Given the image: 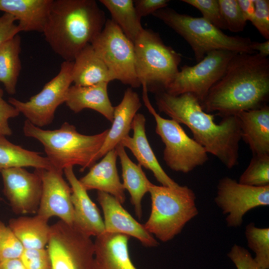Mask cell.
<instances>
[{
	"instance_id": "1",
	"label": "cell",
	"mask_w": 269,
	"mask_h": 269,
	"mask_svg": "<svg viewBox=\"0 0 269 269\" xmlns=\"http://www.w3.org/2000/svg\"><path fill=\"white\" fill-rule=\"evenodd\" d=\"M269 97V59L258 53H238L201 105L206 113L223 117L261 108Z\"/></svg>"
},
{
	"instance_id": "2",
	"label": "cell",
	"mask_w": 269,
	"mask_h": 269,
	"mask_svg": "<svg viewBox=\"0 0 269 269\" xmlns=\"http://www.w3.org/2000/svg\"><path fill=\"white\" fill-rule=\"evenodd\" d=\"M155 99L160 112L186 125L193 139L227 168L231 169L238 164L242 139L236 115L223 117L217 124L215 115L205 112L197 98L188 93L173 96L162 92L156 94Z\"/></svg>"
},
{
	"instance_id": "3",
	"label": "cell",
	"mask_w": 269,
	"mask_h": 269,
	"mask_svg": "<svg viewBox=\"0 0 269 269\" xmlns=\"http://www.w3.org/2000/svg\"><path fill=\"white\" fill-rule=\"evenodd\" d=\"M106 21L95 0H53L42 33L55 53L65 61H73Z\"/></svg>"
},
{
	"instance_id": "4",
	"label": "cell",
	"mask_w": 269,
	"mask_h": 269,
	"mask_svg": "<svg viewBox=\"0 0 269 269\" xmlns=\"http://www.w3.org/2000/svg\"><path fill=\"white\" fill-rule=\"evenodd\" d=\"M109 131L107 129L96 134L85 135L67 122L58 129L45 130L27 120L23 127L25 136L37 139L43 145L52 167L61 171L76 165L81 167V171L91 168L97 161V155Z\"/></svg>"
},
{
	"instance_id": "5",
	"label": "cell",
	"mask_w": 269,
	"mask_h": 269,
	"mask_svg": "<svg viewBox=\"0 0 269 269\" xmlns=\"http://www.w3.org/2000/svg\"><path fill=\"white\" fill-rule=\"evenodd\" d=\"M152 15L181 35L190 45L196 61L202 60L208 53L215 50H228L237 53H254L253 41L248 37L230 36L202 17H193L165 7Z\"/></svg>"
},
{
	"instance_id": "6",
	"label": "cell",
	"mask_w": 269,
	"mask_h": 269,
	"mask_svg": "<svg viewBox=\"0 0 269 269\" xmlns=\"http://www.w3.org/2000/svg\"><path fill=\"white\" fill-rule=\"evenodd\" d=\"M151 210L145 229L162 242L172 240L198 214L196 195L187 186L170 187L151 184Z\"/></svg>"
},
{
	"instance_id": "7",
	"label": "cell",
	"mask_w": 269,
	"mask_h": 269,
	"mask_svg": "<svg viewBox=\"0 0 269 269\" xmlns=\"http://www.w3.org/2000/svg\"><path fill=\"white\" fill-rule=\"evenodd\" d=\"M134 44L135 72L140 85L156 94L165 92L179 71L180 54L150 29H144Z\"/></svg>"
},
{
	"instance_id": "8",
	"label": "cell",
	"mask_w": 269,
	"mask_h": 269,
	"mask_svg": "<svg viewBox=\"0 0 269 269\" xmlns=\"http://www.w3.org/2000/svg\"><path fill=\"white\" fill-rule=\"evenodd\" d=\"M147 92L142 88L143 100L155 121V132L165 144L163 159L166 165L173 171L187 173L205 164L208 160L206 149L190 138L180 124L161 117L150 103Z\"/></svg>"
},
{
	"instance_id": "9",
	"label": "cell",
	"mask_w": 269,
	"mask_h": 269,
	"mask_svg": "<svg viewBox=\"0 0 269 269\" xmlns=\"http://www.w3.org/2000/svg\"><path fill=\"white\" fill-rule=\"evenodd\" d=\"M108 68L113 80L133 88L141 85L135 69L134 44L112 19L91 43Z\"/></svg>"
},
{
	"instance_id": "10",
	"label": "cell",
	"mask_w": 269,
	"mask_h": 269,
	"mask_svg": "<svg viewBox=\"0 0 269 269\" xmlns=\"http://www.w3.org/2000/svg\"><path fill=\"white\" fill-rule=\"evenodd\" d=\"M47 246L51 269H93L94 243L73 226L61 220L50 226Z\"/></svg>"
},
{
	"instance_id": "11",
	"label": "cell",
	"mask_w": 269,
	"mask_h": 269,
	"mask_svg": "<svg viewBox=\"0 0 269 269\" xmlns=\"http://www.w3.org/2000/svg\"><path fill=\"white\" fill-rule=\"evenodd\" d=\"M237 53L215 50L207 54L195 65L181 67L165 92L173 96L191 93L201 104L210 89L223 76L229 61Z\"/></svg>"
},
{
	"instance_id": "12",
	"label": "cell",
	"mask_w": 269,
	"mask_h": 269,
	"mask_svg": "<svg viewBox=\"0 0 269 269\" xmlns=\"http://www.w3.org/2000/svg\"><path fill=\"white\" fill-rule=\"evenodd\" d=\"M73 61L62 62L58 73L42 89L26 102L10 97L8 102L33 125L42 128L50 124L57 108L66 101L72 83Z\"/></svg>"
},
{
	"instance_id": "13",
	"label": "cell",
	"mask_w": 269,
	"mask_h": 269,
	"mask_svg": "<svg viewBox=\"0 0 269 269\" xmlns=\"http://www.w3.org/2000/svg\"><path fill=\"white\" fill-rule=\"evenodd\" d=\"M215 203L227 215L228 227H240L250 210L269 205V185L255 187L240 183L230 177L221 178L217 185Z\"/></svg>"
},
{
	"instance_id": "14",
	"label": "cell",
	"mask_w": 269,
	"mask_h": 269,
	"mask_svg": "<svg viewBox=\"0 0 269 269\" xmlns=\"http://www.w3.org/2000/svg\"><path fill=\"white\" fill-rule=\"evenodd\" d=\"M4 195L17 214L37 213L42 191L41 177L37 171L29 172L23 167L3 169Z\"/></svg>"
},
{
	"instance_id": "15",
	"label": "cell",
	"mask_w": 269,
	"mask_h": 269,
	"mask_svg": "<svg viewBox=\"0 0 269 269\" xmlns=\"http://www.w3.org/2000/svg\"><path fill=\"white\" fill-rule=\"evenodd\" d=\"M42 181V191L37 214L48 220L55 216L72 226V190L63 177V171L35 169Z\"/></svg>"
},
{
	"instance_id": "16",
	"label": "cell",
	"mask_w": 269,
	"mask_h": 269,
	"mask_svg": "<svg viewBox=\"0 0 269 269\" xmlns=\"http://www.w3.org/2000/svg\"><path fill=\"white\" fill-rule=\"evenodd\" d=\"M97 200L103 211L105 232L133 237L145 247H156L159 245L143 225L135 220L114 197L98 191Z\"/></svg>"
},
{
	"instance_id": "17",
	"label": "cell",
	"mask_w": 269,
	"mask_h": 269,
	"mask_svg": "<svg viewBox=\"0 0 269 269\" xmlns=\"http://www.w3.org/2000/svg\"><path fill=\"white\" fill-rule=\"evenodd\" d=\"M63 172L72 190L71 201L73 207L72 226L89 237H97L102 234L105 232V229L99 210L76 177L73 167L65 168Z\"/></svg>"
},
{
	"instance_id": "18",
	"label": "cell",
	"mask_w": 269,
	"mask_h": 269,
	"mask_svg": "<svg viewBox=\"0 0 269 269\" xmlns=\"http://www.w3.org/2000/svg\"><path fill=\"white\" fill-rule=\"evenodd\" d=\"M145 121L143 114L136 113L132 125L133 136H126L120 143L125 148L130 149L141 166L151 171L162 186L178 187L179 185L172 180L161 167L149 143L145 133Z\"/></svg>"
},
{
	"instance_id": "19",
	"label": "cell",
	"mask_w": 269,
	"mask_h": 269,
	"mask_svg": "<svg viewBox=\"0 0 269 269\" xmlns=\"http://www.w3.org/2000/svg\"><path fill=\"white\" fill-rule=\"evenodd\" d=\"M130 238L106 232L96 237L93 269H137L129 255Z\"/></svg>"
},
{
	"instance_id": "20",
	"label": "cell",
	"mask_w": 269,
	"mask_h": 269,
	"mask_svg": "<svg viewBox=\"0 0 269 269\" xmlns=\"http://www.w3.org/2000/svg\"><path fill=\"white\" fill-rule=\"evenodd\" d=\"M117 156L115 148L109 151L103 159L94 164L87 174L79 181L87 191L96 189L107 193L122 204L126 200L125 189L118 173Z\"/></svg>"
},
{
	"instance_id": "21",
	"label": "cell",
	"mask_w": 269,
	"mask_h": 269,
	"mask_svg": "<svg viewBox=\"0 0 269 269\" xmlns=\"http://www.w3.org/2000/svg\"><path fill=\"white\" fill-rule=\"evenodd\" d=\"M53 0H0V11L18 21L20 31L43 32Z\"/></svg>"
},
{
	"instance_id": "22",
	"label": "cell",
	"mask_w": 269,
	"mask_h": 269,
	"mask_svg": "<svg viewBox=\"0 0 269 269\" xmlns=\"http://www.w3.org/2000/svg\"><path fill=\"white\" fill-rule=\"evenodd\" d=\"M236 115L241 139L249 145L253 155L269 154V107L240 111Z\"/></svg>"
},
{
	"instance_id": "23",
	"label": "cell",
	"mask_w": 269,
	"mask_h": 269,
	"mask_svg": "<svg viewBox=\"0 0 269 269\" xmlns=\"http://www.w3.org/2000/svg\"><path fill=\"white\" fill-rule=\"evenodd\" d=\"M141 106L138 94L131 88H128L121 102L114 107L112 126L97 155V160L109 151L115 149L129 135L134 118Z\"/></svg>"
},
{
	"instance_id": "24",
	"label": "cell",
	"mask_w": 269,
	"mask_h": 269,
	"mask_svg": "<svg viewBox=\"0 0 269 269\" xmlns=\"http://www.w3.org/2000/svg\"><path fill=\"white\" fill-rule=\"evenodd\" d=\"M108 83L101 82L89 86H71L65 103L75 113L84 109H91L112 123L114 107L108 96Z\"/></svg>"
},
{
	"instance_id": "25",
	"label": "cell",
	"mask_w": 269,
	"mask_h": 269,
	"mask_svg": "<svg viewBox=\"0 0 269 269\" xmlns=\"http://www.w3.org/2000/svg\"><path fill=\"white\" fill-rule=\"evenodd\" d=\"M74 85L89 86L113 80L106 64L91 43L86 45L73 61L72 73Z\"/></svg>"
},
{
	"instance_id": "26",
	"label": "cell",
	"mask_w": 269,
	"mask_h": 269,
	"mask_svg": "<svg viewBox=\"0 0 269 269\" xmlns=\"http://www.w3.org/2000/svg\"><path fill=\"white\" fill-rule=\"evenodd\" d=\"M115 149L121 164L123 186L129 192L135 214L140 219L142 214L141 200L145 194L148 192L152 183L147 179L141 165L131 160L121 143Z\"/></svg>"
},
{
	"instance_id": "27",
	"label": "cell",
	"mask_w": 269,
	"mask_h": 269,
	"mask_svg": "<svg viewBox=\"0 0 269 269\" xmlns=\"http://www.w3.org/2000/svg\"><path fill=\"white\" fill-rule=\"evenodd\" d=\"M48 221L37 214L20 216L10 219L8 226L24 249H44L49 240L50 226Z\"/></svg>"
},
{
	"instance_id": "28",
	"label": "cell",
	"mask_w": 269,
	"mask_h": 269,
	"mask_svg": "<svg viewBox=\"0 0 269 269\" xmlns=\"http://www.w3.org/2000/svg\"><path fill=\"white\" fill-rule=\"evenodd\" d=\"M32 167L50 169L52 166L46 157L11 143L0 135V171L15 167Z\"/></svg>"
},
{
	"instance_id": "29",
	"label": "cell",
	"mask_w": 269,
	"mask_h": 269,
	"mask_svg": "<svg viewBox=\"0 0 269 269\" xmlns=\"http://www.w3.org/2000/svg\"><path fill=\"white\" fill-rule=\"evenodd\" d=\"M20 52L21 38L18 34L0 46V82L9 95L16 93L21 69Z\"/></svg>"
},
{
	"instance_id": "30",
	"label": "cell",
	"mask_w": 269,
	"mask_h": 269,
	"mask_svg": "<svg viewBox=\"0 0 269 269\" xmlns=\"http://www.w3.org/2000/svg\"><path fill=\"white\" fill-rule=\"evenodd\" d=\"M109 11L112 20L121 29L125 35L133 43L143 31L138 14L133 0H100Z\"/></svg>"
},
{
	"instance_id": "31",
	"label": "cell",
	"mask_w": 269,
	"mask_h": 269,
	"mask_svg": "<svg viewBox=\"0 0 269 269\" xmlns=\"http://www.w3.org/2000/svg\"><path fill=\"white\" fill-rule=\"evenodd\" d=\"M248 247L255 253L254 258L262 269H269V228H258L253 222L245 228Z\"/></svg>"
},
{
	"instance_id": "32",
	"label": "cell",
	"mask_w": 269,
	"mask_h": 269,
	"mask_svg": "<svg viewBox=\"0 0 269 269\" xmlns=\"http://www.w3.org/2000/svg\"><path fill=\"white\" fill-rule=\"evenodd\" d=\"M239 182L255 187L269 185V154L253 155Z\"/></svg>"
},
{
	"instance_id": "33",
	"label": "cell",
	"mask_w": 269,
	"mask_h": 269,
	"mask_svg": "<svg viewBox=\"0 0 269 269\" xmlns=\"http://www.w3.org/2000/svg\"><path fill=\"white\" fill-rule=\"evenodd\" d=\"M24 249L10 227L0 220V262L20 258Z\"/></svg>"
},
{
	"instance_id": "34",
	"label": "cell",
	"mask_w": 269,
	"mask_h": 269,
	"mask_svg": "<svg viewBox=\"0 0 269 269\" xmlns=\"http://www.w3.org/2000/svg\"><path fill=\"white\" fill-rule=\"evenodd\" d=\"M226 29L237 32L244 30L247 23L237 0H218Z\"/></svg>"
},
{
	"instance_id": "35",
	"label": "cell",
	"mask_w": 269,
	"mask_h": 269,
	"mask_svg": "<svg viewBox=\"0 0 269 269\" xmlns=\"http://www.w3.org/2000/svg\"><path fill=\"white\" fill-rule=\"evenodd\" d=\"M198 9L203 17L220 29H227L222 17L218 0H182Z\"/></svg>"
},
{
	"instance_id": "36",
	"label": "cell",
	"mask_w": 269,
	"mask_h": 269,
	"mask_svg": "<svg viewBox=\"0 0 269 269\" xmlns=\"http://www.w3.org/2000/svg\"><path fill=\"white\" fill-rule=\"evenodd\" d=\"M26 269H51L48 252L44 249H24L19 258Z\"/></svg>"
},
{
	"instance_id": "37",
	"label": "cell",
	"mask_w": 269,
	"mask_h": 269,
	"mask_svg": "<svg viewBox=\"0 0 269 269\" xmlns=\"http://www.w3.org/2000/svg\"><path fill=\"white\" fill-rule=\"evenodd\" d=\"M255 13L251 21L260 34L269 39V1L254 0Z\"/></svg>"
},
{
	"instance_id": "38",
	"label": "cell",
	"mask_w": 269,
	"mask_h": 269,
	"mask_svg": "<svg viewBox=\"0 0 269 269\" xmlns=\"http://www.w3.org/2000/svg\"><path fill=\"white\" fill-rule=\"evenodd\" d=\"M227 256L237 269H262L247 249L236 244L232 247Z\"/></svg>"
},
{
	"instance_id": "39",
	"label": "cell",
	"mask_w": 269,
	"mask_h": 269,
	"mask_svg": "<svg viewBox=\"0 0 269 269\" xmlns=\"http://www.w3.org/2000/svg\"><path fill=\"white\" fill-rule=\"evenodd\" d=\"M3 91L0 86V135L9 136L12 134L8 120L17 117L20 113L3 99Z\"/></svg>"
},
{
	"instance_id": "40",
	"label": "cell",
	"mask_w": 269,
	"mask_h": 269,
	"mask_svg": "<svg viewBox=\"0 0 269 269\" xmlns=\"http://www.w3.org/2000/svg\"><path fill=\"white\" fill-rule=\"evenodd\" d=\"M15 22V18L10 14L4 13L0 16V46L20 32Z\"/></svg>"
},
{
	"instance_id": "41",
	"label": "cell",
	"mask_w": 269,
	"mask_h": 269,
	"mask_svg": "<svg viewBox=\"0 0 269 269\" xmlns=\"http://www.w3.org/2000/svg\"><path fill=\"white\" fill-rule=\"evenodd\" d=\"M169 1L168 0H134L136 10L140 17L152 14L156 11L166 7Z\"/></svg>"
},
{
	"instance_id": "42",
	"label": "cell",
	"mask_w": 269,
	"mask_h": 269,
	"mask_svg": "<svg viewBox=\"0 0 269 269\" xmlns=\"http://www.w3.org/2000/svg\"><path fill=\"white\" fill-rule=\"evenodd\" d=\"M237 0L245 19L251 21L255 10L254 0Z\"/></svg>"
},
{
	"instance_id": "43",
	"label": "cell",
	"mask_w": 269,
	"mask_h": 269,
	"mask_svg": "<svg viewBox=\"0 0 269 269\" xmlns=\"http://www.w3.org/2000/svg\"><path fill=\"white\" fill-rule=\"evenodd\" d=\"M251 49L254 52L258 51L257 53L262 56L268 57L269 55V40L262 42L253 41Z\"/></svg>"
},
{
	"instance_id": "44",
	"label": "cell",
	"mask_w": 269,
	"mask_h": 269,
	"mask_svg": "<svg viewBox=\"0 0 269 269\" xmlns=\"http://www.w3.org/2000/svg\"><path fill=\"white\" fill-rule=\"evenodd\" d=\"M0 269H26L19 258L0 262Z\"/></svg>"
},
{
	"instance_id": "45",
	"label": "cell",
	"mask_w": 269,
	"mask_h": 269,
	"mask_svg": "<svg viewBox=\"0 0 269 269\" xmlns=\"http://www.w3.org/2000/svg\"><path fill=\"white\" fill-rule=\"evenodd\" d=\"M1 200H2V199H1V198L0 197V201Z\"/></svg>"
}]
</instances>
